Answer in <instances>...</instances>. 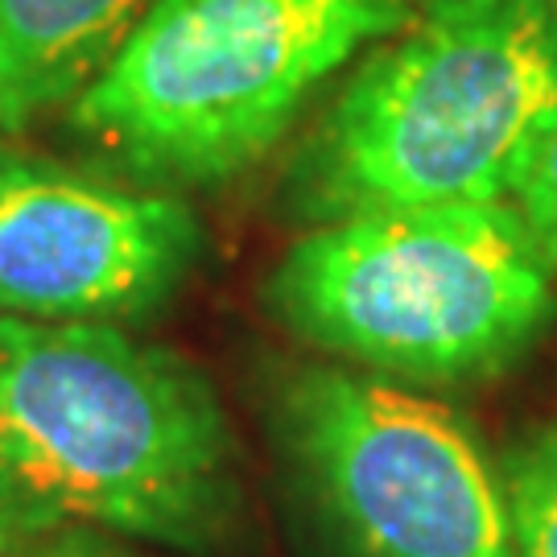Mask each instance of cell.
I'll return each mask as SVG.
<instances>
[{"mask_svg": "<svg viewBox=\"0 0 557 557\" xmlns=\"http://www.w3.org/2000/svg\"><path fill=\"white\" fill-rule=\"evenodd\" d=\"M41 557H124V554H103V549H87V545H75V549H46Z\"/></svg>", "mask_w": 557, "mask_h": 557, "instance_id": "obj_10", "label": "cell"}, {"mask_svg": "<svg viewBox=\"0 0 557 557\" xmlns=\"http://www.w3.org/2000/svg\"><path fill=\"white\" fill-rule=\"evenodd\" d=\"M269 306L363 372L458 384L549 331L557 277L512 202H438L314 223L273 269Z\"/></svg>", "mask_w": 557, "mask_h": 557, "instance_id": "obj_4", "label": "cell"}, {"mask_svg": "<svg viewBox=\"0 0 557 557\" xmlns=\"http://www.w3.org/2000/svg\"><path fill=\"white\" fill-rule=\"evenodd\" d=\"M512 207L520 211L524 227L537 239L541 257L549 260L557 277V128L537 145L512 190Z\"/></svg>", "mask_w": 557, "mask_h": 557, "instance_id": "obj_9", "label": "cell"}, {"mask_svg": "<svg viewBox=\"0 0 557 557\" xmlns=\"http://www.w3.org/2000/svg\"><path fill=\"white\" fill-rule=\"evenodd\" d=\"M158 0H0V137L71 108Z\"/></svg>", "mask_w": 557, "mask_h": 557, "instance_id": "obj_7", "label": "cell"}, {"mask_svg": "<svg viewBox=\"0 0 557 557\" xmlns=\"http://www.w3.org/2000/svg\"><path fill=\"white\" fill-rule=\"evenodd\" d=\"M277 438L343 557H512L504 487L438 400L306 363L277 384Z\"/></svg>", "mask_w": 557, "mask_h": 557, "instance_id": "obj_5", "label": "cell"}, {"mask_svg": "<svg viewBox=\"0 0 557 557\" xmlns=\"http://www.w3.org/2000/svg\"><path fill=\"white\" fill-rule=\"evenodd\" d=\"M430 0H158L71 128L149 190L220 186L264 161L338 71Z\"/></svg>", "mask_w": 557, "mask_h": 557, "instance_id": "obj_3", "label": "cell"}, {"mask_svg": "<svg viewBox=\"0 0 557 557\" xmlns=\"http://www.w3.org/2000/svg\"><path fill=\"white\" fill-rule=\"evenodd\" d=\"M549 4H554V9H557V0H549Z\"/></svg>", "mask_w": 557, "mask_h": 557, "instance_id": "obj_11", "label": "cell"}, {"mask_svg": "<svg viewBox=\"0 0 557 557\" xmlns=\"http://www.w3.org/2000/svg\"><path fill=\"white\" fill-rule=\"evenodd\" d=\"M512 557H557V421L520 442L508 462Z\"/></svg>", "mask_w": 557, "mask_h": 557, "instance_id": "obj_8", "label": "cell"}, {"mask_svg": "<svg viewBox=\"0 0 557 557\" xmlns=\"http://www.w3.org/2000/svg\"><path fill=\"white\" fill-rule=\"evenodd\" d=\"M195 211L0 140V319L116 322L153 310L195 269Z\"/></svg>", "mask_w": 557, "mask_h": 557, "instance_id": "obj_6", "label": "cell"}, {"mask_svg": "<svg viewBox=\"0 0 557 557\" xmlns=\"http://www.w3.org/2000/svg\"><path fill=\"white\" fill-rule=\"evenodd\" d=\"M557 128L549 0H430L368 50L289 170L294 211L335 223L438 202H512Z\"/></svg>", "mask_w": 557, "mask_h": 557, "instance_id": "obj_2", "label": "cell"}, {"mask_svg": "<svg viewBox=\"0 0 557 557\" xmlns=\"http://www.w3.org/2000/svg\"><path fill=\"white\" fill-rule=\"evenodd\" d=\"M236 499V442L190 359L112 322L0 319V545L100 529L202 549Z\"/></svg>", "mask_w": 557, "mask_h": 557, "instance_id": "obj_1", "label": "cell"}]
</instances>
